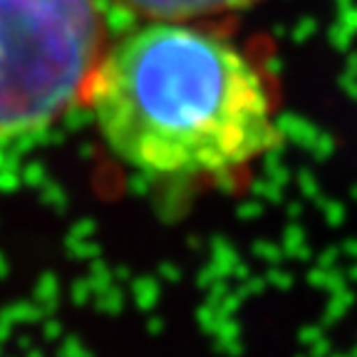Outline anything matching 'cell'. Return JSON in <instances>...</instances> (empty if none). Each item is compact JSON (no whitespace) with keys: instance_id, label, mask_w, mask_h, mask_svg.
Wrapping results in <instances>:
<instances>
[{"instance_id":"3957f363","label":"cell","mask_w":357,"mask_h":357,"mask_svg":"<svg viewBox=\"0 0 357 357\" xmlns=\"http://www.w3.org/2000/svg\"><path fill=\"white\" fill-rule=\"evenodd\" d=\"M142 20H204L258 6L261 0H114Z\"/></svg>"},{"instance_id":"7a4b0ae2","label":"cell","mask_w":357,"mask_h":357,"mask_svg":"<svg viewBox=\"0 0 357 357\" xmlns=\"http://www.w3.org/2000/svg\"><path fill=\"white\" fill-rule=\"evenodd\" d=\"M109 43L105 0H0V142L82 107Z\"/></svg>"},{"instance_id":"6da1fadb","label":"cell","mask_w":357,"mask_h":357,"mask_svg":"<svg viewBox=\"0 0 357 357\" xmlns=\"http://www.w3.org/2000/svg\"><path fill=\"white\" fill-rule=\"evenodd\" d=\"M82 107L112 154L149 176H229L280 142L261 67L196 20H146L112 40Z\"/></svg>"}]
</instances>
